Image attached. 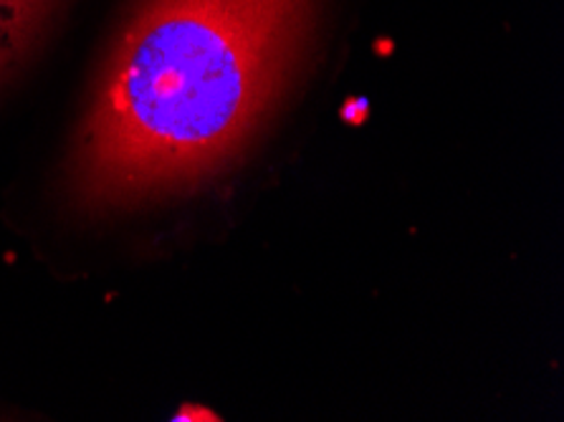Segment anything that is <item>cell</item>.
Segmentation results:
<instances>
[{
	"instance_id": "2",
	"label": "cell",
	"mask_w": 564,
	"mask_h": 422,
	"mask_svg": "<svg viewBox=\"0 0 564 422\" xmlns=\"http://www.w3.org/2000/svg\"><path fill=\"white\" fill-rule=\"evenodd\" d=\"M62 0H0V82L19 68Z\"/></svg>"
},
{
	"instance_id": "1",
	"label": "cell",
	"mask_w": 564,
	"mask_h": 422,
	"mask_svg": "<svg viewBox=\"0 0 564 422\" xmlns=\"http://www.w3.org/2000/svg\"><path fill=\"white\" fill-rule=\"evenodd\" d=\"M314 0H137L74 152L94 210L191 193L259 132L304 46Z\"/></svg>"
}]
</instances>
